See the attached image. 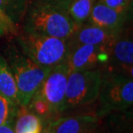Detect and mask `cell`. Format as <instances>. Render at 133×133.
<instances>
[{
    "label": "cell",
    "instance_id": "6da1fadb",
    "mask_svg": "<svg viewBox=\"0 0 133 133\" xmlns=\"http://www.w3.org/2000/svg\"><path fill=\"white\" fill-rule=\"evenodd\" d=\"M22 23L25 33L66 40L77 30L66 10L40 0H30Z\"/></svg>",
    "mask_w": 133,
    "mask_h": 133
},
{
    "label": "cell",
    "instance_id": "7a4b0ae2",
    "mask_svg": "<svg viewBox=\"0 0 133 133\" xmlns=\"http://www.w3.org/2000/svg\"><path fill=\"white\" fill-rule=\"evenodd\" d=\"M17 42L23 54L39 66L53 68L66 62L69 49L66 39L23 31L17 35Z\"/></svg>",
    "mask_w": 133,
    "mask_h": 133
},
{
    "label": "cell",
    "instance_id": "3957f363",
    "mask_svg": "<svg viewBox=\"0 0 133 133\" xmlns=\"http://www.w3.org/2000/svg\"><path fill=\"white\" fill-rule=\"evenodd\" d=\"M99 114L123 111L133 104L132 77L121 71L104 68L98 99Z\"/></svg>",
    "mask_w": 133,
    "mask_h": 133
},
{
    "label": "cell",
    "instance_id": "277c9868",
    "mask_svg": "<svg viewBox=\"0 0 133 133\" xmlns=\"http://www.w3.org/2000/svg\"><path fill=\"white\" fill-rule=\"evenodd\" d=\"M17 88L19 106H27L51 68L37 65L24 55H13L8 62Z\"/></svg>",
    "mask_w": 133,
    "mask_h": 133
},
{
    "label": "cell",
    "instance_id": "5b68a950",
    "mask_svg": "<svg viewBox=\"0 0 133 133\" xmlns=\"http://www.w3.org/2000/svg\"><path fill=\"white\" fill-rule=\"evenodd\" d=\"M103 69L71 71L68 74L64 110L90 105L98 99Z\"/></svg>",
    "mask_w": 133,
    "mask_h": 133
},
{
    "label": "cell",
    "instance_id": "8992f818",
    "mask_svg": "<svg viewBox=\"0 0 133 133\" xmlns=\"http://www.w3.org/2000/svg\"><path fill=\"white\" fill-rule=\"evenodd\" d=\"M69 73L70 71L66 62L54 66L34 95L49 105L52 116L64 110L66 82Z\"/></svg>",
    "mask_w": 133,
    "mask_h": 133
},
{
    "label": "cell",
    "instance_id": "52a82bcc",
    "mask_svg": "<svg viewBox=\"0 0 133 133\" xmlns=\"http://www.w3.org/2000/svg\"><path fill=\"white\" fill-rule=\"evenodd\" d=\"M66 63L69 71L104 69L110 62V48L88 44H69Z\"/></svg>",
    "mask_w": 133,
    "mask_h": 133
},
{
    "label": "cell",
    "instance_id": "ba28073f",
    "mask_svg": "<svg viewBox=\"0 0 133 133\" xmlns=\"http://www.w3.org/2000/svg\"><path fill=\"white\" fill-rule=\"evenodd\" d=\"M131 10H117L106 5L102 0H97L87 23L111 32L119 33L126 27Z\"/></svg>",
    "mask_w": 133,
    "mask_h": 133
},
{
    "label": "cell",
    "instance_id": "9c48e42d",
    "mask_svg": "<svg viewBox=\"0 0 133 133\" xmlns=\"http://www.w3.org/2000/svg\"><path fill=\"white\" fill-rule=\"evenodd\" d=\"M105 68L121 71L132 77L133 41L131 31L124 29L117 36L110 48V62Z\"/></svg>",
    "mask_w": 133,
    "mask_h": 133
},
{
    "label": "cell",
    "instance_id": "30bf717a",
    "mask_svg": "<svg viewBox=\"0 0 133 133\" xmlns=\"http://www.w3.org/2000/svg\"><path fill=\"white\" fill-rule=\"evenodd\" d=\"M118 35V33L111 32L87 22L77 28L68 41L69 44H88L111 47Z\"/></svg>",
    "mask_w": 133,
    "mask_h": 133
},
{
    "label": "cell",
    "instance_id": "8fae6325",
    "mask_svg": "<svg viewBox=\"0 0 133 133\" xmlns=\"http://www.w3.org/2000/svg\"><path fill=\"white\" fill-rule=\"evenodd\" d=\"M54 121L55 133H94L99 124V118L92 114H82Z\"/></svg>",
    "mask_w": 133,
    "mask_h": 133
},
{
    "label": "cell",
    "instance_id": "7c38bea8",
    "mask_svg": "<svg viewBox=\"0 0 133 133\" xmlns=\"http://www.w3.org/2000/svg\"><path fill=\"white\" fill-rule=\"evenodd\" d=\"M0 94L5 98L13 107H19L17 88L8 62L0 55Z\"/></svg>",
    "mask_w": 133,
    "mask_h": 133
},
{
    "label": "cell",
    "instance_id": "4fadbf2b",
    "mask_svg": "<svg viewBox=\"0 0 133 133\" xmlns=\"http://www.w3.org/2000/svg\"><path fill=\"white\" fill-rule=\"evenodd\" d=\"M17 118L15 124L16 133H41L42 119L32 112L27 106H19Z\"/></svg>",
    "mask_w": 133,
    "mask_h": 133
},
{
    "label": "cell",
    "instance_id": "5bb4252c",
    "mask_svg": "<svg viewBox=\"0 0 133 133\" xmlns=\"http://www.w3.org/2000/svg\"><path fill=\"white\" fill-rule=\"evenodd\" d=\"M30 0H0V14L11 21L16 27L23 22Z\"/></svg>",
    "mask_w": 133,
    "mask_h": 133
},
{
    "label": "cell",
    "instance_id": "9a60e30c",
    "mask_svg": "<svg viewBox=\"0 0 133 133\" xmlns=\"http://www.w3.org/2000/svg\"><path fill=\"white\" fill-rule=\"evenodd\" d=\"M96 1L97 0H73L71 2L66 12L77 28L88 21Z\"/></svg>",
    "mask_w": 133,
    "mask_h": 133
},
{
    "label": "cell",
    "instance_id": "2e32d148",
    "mask_svg": "<svg viewBox=\"0 0 133 133\" xmlns=\"http://www.w3.org/2000/svg\"><path fill=\"white\" fill-rule=\"evenodd\" d=\"M13 106L10 105V104L8 102V100L0 94V124L4 123L7 120V118L11 115V111Z\"/></svg>",
    "mask_w": 133,
    "mask_h": 133
},
{
    "label": "cell",
    "instance_id": "e0dca14e",
    "mask_svg": "<svg viewBox=\"0 0 133 133\" xmlns=\"http://www.w3.org/2000/svg\"><path fill=\"white\" fill-rule=\"evenodd\" d=\"M17 31V27L9 18L0 14V38L7 33H15Z\"/></svg>",
    "mask_w": 133,
    "mask_h": 133
},
{
    "label": "cell",
    "instance_id": "ac0fdd59",
    "mask_svg": "<svg viewBox=\"0 0 133 133\" xmlns=\"http://www.w3.org/2000/svg\"><path fill=\"white\" fill-rule=\"evenodd\" d=\"M106 5L117 10H125L131 9V0H102Z\"/></svg>",
    "mask_w": 133,
    "mask_h": 133
},
{
    "label": "cell",
    "instance_id": "d6986e66",
    "mask_svg": "<svg viewBox=\"0 0 133 133\" xmlns=\"http://www.w3.org/2000/svg\"><path fill=\"white\" fill-rule=\"evenodd\" d=\"M95 133H124V132L122 131L121 128H118V126L116 127L115 124H110L109 125V124H104V126L102 127L99 122V124L98 126Z\"/></svg>",
    "mask_w": 133,
    "mask_h": 133
},
{
    "label": "cell",
    "instance_id": "ffe728a7",
    "mask_svg": "<svg viewBox=\"0 0 133 133\" xmlns=\"http://www.w3.org/2000/svg\"><path fill=\"white\" fill-rule=\"evenodd\" d=\"M40 1L47 3V4H51L53 6L58 7L60 9H62L66 11L69 4H71V2L73 0H40Z\"/></svg>",
    "mask_w": 133,
    "mask_h": 133
},
{
    "label": "cell",
    "instance_id": "44dd1931",
    "mask_svg": "<svg viewBox=\"0 0 133 133\" xmlns=\"http://www.w3.org/2000/svg\"><path fill=\"white\" fill-rule=\"evenodd\" d=\"M13 117L14 116L10 115L4 123L0 124V133H16L12 124L13 118H14Z\"/></svg>",
    "mask_w": 133,
    "mask_h": 133
},
{
    "label": "cell",
    "instance_id": "7402d4cb",
    "mask_svg": "<svg viewBox=\"0 0 133 133\" xmlns=\"http://www.w3.org/2000/svg\"><path fill=\"white\" fill-rule=\"evenodd\" d=\"M41 133H55V128H54V121H49L48 124L42 127Z\"/></svg>",
    "mask_w": 133,
    "mask_h": 133
},
{
    "label": "cell",
    "instance_id": "603a6c76",
    "mask_svg": "<svg viewBox=\"0 0 133 133\" xmlns=\"http://www.w3.org/2000/svg\"><path fill=\"white\" fill-rule=\"evenodd\" d=\"M94 133H95V132H94Z\"/></svg>",
    "mask_w": 133,
    "mask_h": 133
}]
</instances>
